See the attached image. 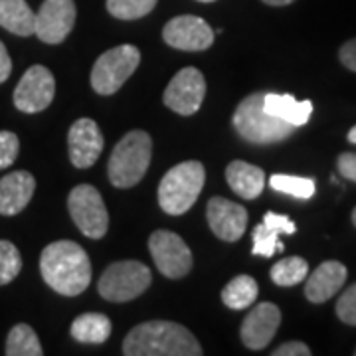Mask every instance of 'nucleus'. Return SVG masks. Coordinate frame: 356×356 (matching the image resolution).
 <instances>
[{
  "label": "nucleus",
  "mask_w": 356,
  "mask_h": 356,
  "mask_svg": "<svg viewBox=\"0 0 356 356\" xmlns=\"http://www.w3.org/2000/svg\"><path fill=\"white\" fill-rule=\"evenodd\" d=\"M67 210L77 229L89 240H102L109 228V212L103 196L91 184H79L67 196Z\"/></svg>",
  "instance_id": "nucleus-8"
},
{
  "label": "nucleus",
  "mask_w": 356,
  "mask_h": 356,
  "mask_svg": "<svg viewBox=\"0 0 356 356\" xmlns=\"http://www.w3.org/2000/svg\"><path fill=\"white\" fill-rule=\"evenodd\" d=\"M264 95L266 93H252L236 107L232 119L236 133L255 145H271L291 137L297 127L267 113Z\"/></svg>",
  "instance_id": "nucleus-4"
},
{
  "label": "nucleus",
  "mask_w": 356,
  "mask_h": 356,
  "mask_svg": "<svg viewBox=\"0 0 356 356\" xmlns=\"http://www.w3.org/2000/svg\"><path fill=\"white\" fill-rule=\"evenodd\" d=\"M280 325V307L273 303H259L248 313V317L243 318L242 329H240L242 343L250 350H261L273 341Z\"/></svg>",
  "instance_id": "nucleus-16"
},
{
  "label": "nucleus",
  "mask_w": 356,
  "mask_h": 356,
  "mask_svg": "<svg viewBox=\"0 0 356 356\" xmlns=\"http://www.w3.org/2000/svg\"><path fill=\"white\" fill-rule=\"evenodd\" d=\"M56 95V79L44 65H32L14 89V107L22 113H40L48 109Z\"/></svg>",
  "instance_id": "nucleus-10"
},
{
  "label": "nucleus",
  "mask_w": 356,
  "mask_h": 356,
  "mask_svg": "<svg viewBox=\"0 0 356 356\" xmlns=\"http://www.w3.org/2000/svg\"><path fill=\"white\" fill-rule=\"evenodd\" d=\"M353 224H355V226H356V208H355V210H353Z\"/></svg>",
  "instance_id": "nucleus-38"
},
{
  "label": "nucleus",
  "mask_w": 356,
  "mask_h": 356,
  "mask_svg": "<svg viewBox=\"0 0 356 356\" xmlns=\"http://www.w3.org/2000/svg\"><path fill=\"white\" fill-rule=\"evenodd\" d=\"M156 269L168 280H180L192 269V252L186 242L168 229H156L149 238Z\"/></svg>",
  "instance_id": "nucleus-9"
},
{
  "label": "nucleus",
  "mask_w": 356,
  "mask_h": 356,
  "mask_svg": "<svg viewBox=\"0 0 356 356\" xmlns=\"http://www.w3.org/2000/svg\"><path fill=\"white\" fill-rule=\"evenodd\" d=\"M74 0H44L36 14L34 34L44 44H62L76 24Z\"/></svg>",
  "instance_id": "nucleus-12"
},
{
  "label": "nucleus",
  "mask_w": 356,
  "mask_h": 356,
  "mask_svg": "<svg viewBox=\"0 0 356 356\" xmlns=\"http://www.w3.org/2000/svg\"><path fill=\"white\" fill-rule=\"evenodd\" d=\"M355 355H356V350H355Z\"/></svg>",
  "instance_id": "nucleus-40"
},
{
  "label": "nucleus",
  "mask_w": 356,
  "mask_h": 356,
  "mask_svg": "<svg viewBox=\"0 0 356 356\" xmlns=\"http://www.w3.org/2000/svg\"><path fill=\"white\" fill-rule=\"evenodd\" d=\"M198 2H214V0H198Z\"/></svg>",
  "instance_id": "nucleus-39"
},
{
  "label": "nucleus",
  "mask_w": 356,
  "mask_h": 356,
  "mask_svg": "<svg viewBox=\"0 0 356 356\" xmlns=\"http://www.w3.org/2000/svg\"><path fill=\"white\" fill-rule=\"evenodd\" d=\"M40 273L56 293L76 297L91 283V261L79 243L60 240L44 248L40 255Z\"/></svg>",
  "instance_id": "nucleus-1"
},
{
  "label": "nucleus",
  "mask_w": 356,
  "mask_h": 356,
  "mask_svg": "<svg viewBox=\"0 0 356 356\" xmlns=\"http://www.w3.org/2000/svg\"><path fill=\"white\" fill-rule=\"evenodd\" d=\"M125 356H200L202 346L186 327L172 321H147L123 341Z\"/></svg>",
  "instance_id": "nucleus-2"
},
{
  "label": "nucleus",
  "mask_w": 356,
  "mask_h": 356,
  "mask_svg": "<svg viewBox=\"0 0 356 356\" xmlns=\"http://www.w3.org/2000/svg\"><path fill=\"white\" fill-rule=\"evenodd\" d=\"M348 140H350L353 145H356V125L348 131Z\"/></svg>",
  "instance_id": "nucleus-37"
},
{
  "label": "nucleus",
  "mask_w": 356,
  "mask_h": 356,
  "mask_svg": "<svg viewBox=\"0 0 356 356\" xmlns=\"http://www.w3.org/2000/svg\"><path fill=\"white\" fill-rule=\"evenodd\" d=\"M20 151V140L13 131H0V170L8 168Z\"/></svg>",
  "instance_id": "nucleus-31"
},
{
  "label": "nucleus",
  "mask_w": 356,
  "mask_h": 356,
  "mask_svg": "<svg viewBox=\"0 0 356 356\" xmlns=\"http://www.w3.org/2000/svg\"><path fill=\"white\" fill-rule=\"evenodd\" d=\"M151 281L153 275L149 267L135 259H125L111 264L103 271L97 289L103 299L113 303H125L140 297L149 289Z\"/></svg>",
  "instance_id": "nucleus-6"
},
{
  "label": "nucleus",
  "mask_w": 356,
  "mask_h": 356,
  "mask_svg": "<svg viewBox=\"0 0 356 356\" xmlns=\"http://www.w3.org/2000/svg\"><path fill=\"white\" fill-rule=\"evenodd\" d=\"M273 356H311V348L305 343L293 341V343H285L277 346L273 350Z\"/></svg>",
  "instance_id": "nucleus-32"
},
{
  "label": "nucleus",
  "mask_w": 356,
  "mask_h": 356,
  "mask_svg": "<svg viewBox=\"0 0 356 356\" xmlns=\"http://www.w3.org/2000/svg\"><path fill=\"white\" fill-rule=\"evenodd\" d=\"M206 220L216 238L224 242H238L248 228V210L222 196H214L206 204Z\"/></svg>",
  "instance_id": "nucleus-14"
},
{
  "label": "nucleus",
  "mask_w": 356,
  "mask_h": 356,
  "mask_svg": "<svg viewBox=\"0 0 356 356\" xmlns=\"http://www.w3.org/2000/svg\"><path fill=\"white\" fill-rule=\"evenodd\" d=\"M337 317L343 323L356 327V283L350 285L346 291L341 295V299L337 301Z\"/></svg>",
  "instance_id": "nucleus-30"
},
{
  "label": "nucleus",
  "mask_w": 356,
  "mask_h": 356,
  "mask_svg": "<svg viewBox=\"0 0 356 356\" xmlns=\"http://www.w3.org/2000/svg\"><path fill=\"white\" fill-rule=\"evenodd\" d=\"M206 170L198 161H184L172 166L159 184V204L170 216L188 212L204 188Z\"/></svg>",
  "instance_id": "nucleus-5"
},
{
  "label": "nucleus",
  "mask_w": 356,
  "mask_h": 356,
  "mask_svg": "<svg viewBox=\"0 0 356 356\" xmlns=\"http://www.w3.org/2000/svg\"><path fill=\"white\" fill-rule=\"evenodd\" d=\"M264 107L267 113H271L285 123H291L295 127L305 125L313 113L311 102H297L293 95H280V93H266Z\"/></svg>",
  "instance_id": "nucleus-21"
},
{
  "label": "nucleus",
  "mask_w": 356,
  "mask_h": 356,
  "mask_svg": "<svg viewBox=\"0 0 356 356\" xmlns=\"http://www.w3.org/2000/svg\"><path fill=\"white\" fill-rule=\"evenodd\" d=\"M140 64L139 48L123 44L115 46L97 58L91 70V88L99 95H113L135 74Z\"/></svg>",
  "instance_id": "nucleus-7"
},
{
  "label": "nucleus",
  "mask_w": 356,
  "mask_h": 356,
  "mask_svg": "<svg viewBox=\"0 0 356 356\" xmlns=\"http://www.w3.org/2000/svg\"><path fill=\"white\" fill-rule=\"evenodd\" d=\"M295 222L289 216L267 212L264 222L255 226L252 232V242H254V255L271 257L275 252H283V243L280 242L281 234H295Z\"/></svg>",
  "instance_id": "nucleus-18"
},
{
  "label": "nucleus",
  "mask_w": 356,
  "mask_h": 356,
  "mask_svg": "<svg viewBox=\"0 0 356 356\" xmlns=\"http://www.w3.org/2000/svg\"><path fill=\"white\" fill-rule=\"evenodd\" d=\"M271 281L280 287H293L297 283L307 280L309 275V264H307L303 257H283L280 259L275 266L271 267Z\"/></svg>",
  "instance_id": "nucleus-26"
},
{
  "label": "nucleus",
  "mask_w": 356,
  "mask_h": 356,
  "mask_svg": "<svg viewBox=\"0 0 356 356\" xmlns=\"http://www.w3.org/2000/svg\"><path fill=\"white\" fill-rule=\"evenodd\" d=\"M4 353L8 356H42V344H40L38 334L34 332V329L30 325H16L8 332L6 339V348Z\"/></svg>",
  "instance_id": "nucleus-25"
},
{
  "label": "nucleus",
  "mask_w": 356,
  "mask_h": 356,
  "mask_svg": "<svg viewBox=\"0 0 356 356\" xmlns=\"http://www.w3.org/2000/svg\"><path fill=\"white\" fill-rule=\"evenodd\" d=\"M113 331L111 318L103 313H83L76 317V321L72 323V337L76 339L77 343L83 344H102L105 343Z\"/></svg>",
  "instance_id": "nucleus-23"
},
{
  "label": "nucleus",
  "mask_w": 356,
  "mask_h": 356,
  "mask_svg": "<svg viewBox=\"0 0 356 356\" xmlns=\"http://www.w3.org/2000/svg\"><path fill=\"white\" fill-rule=\"evenodd\" d=\"M257 293H259V285L254 277L238 275L222 289V301H224V305L234 311H242V309L254 305L257 301Z\"/></svg>",
  "instance_id": "nucleus-24"
},
{
  "label": "nucleus",
  "mask_w": 356,
  "mask_h": 356,
  "mask_svg": "<svg viewBox=\"0 0 356 356\" xmlns=\"http://www.w3.org/2000/svg\"><path fill=\"white\" fill-rule=\"evenodd\" d=\"M339 58H341L344 67H348L350 72H356V38L344 44L339 51Z\"/></svg>",
  "instance_id": "nucleus-34"
},
{
  "label": "nucleus",
  "mask_w": 356,
  "mask_h": 356,
  "mask_svg": "<svg viewBox=\"0 0 356 356\" xmlns=\"http://www.w3.org/2000/svg\"><path fill=\"white\" fill-rule=\"evenodd\" d=\"M10 72H13V60L4 48V44L0 42V83H4L10 77Z\"/></svg>",
  "instance_id": "nucleus-35"
},
{
  "label": "nucleus",
  "mask_w": 356,
  "mask_h": 356,
  "mask_svg": "<svg viewBox=\"0 0 356 356\" xmlns=\"http://www.w3.org/2000/svg\"><path fill=\"white\" fill-rule=\"evenodd\" d=\"M269 186L273 191L289 194L299 200H309L315 194V180L303 177H291V175H273L269 178Z\"/></svg>",
  "instance_id": "nucleus-27"
},
{
  "label": "nucleus",
  "mask_w": 356,
  "mask_h": 356,
  "mask_svg": "<svg viewBox=\"0 0 356 356\" xmlns=\"http://www.w3.org/2000/svg\"><path fill=\"white\" fill-rule=\"evenodd\" d=\"M337 168L344 178L356 182V154L355 153H343L337 161Z\"/></svg>",
  "instance_id": "nucleus-33"
},
{
  "label": "nucleus",
  "mask_w": 356,
  "mask_h": 356,
  "mask_svg": "<svg viewBox=\"0 0 356 356\" xmlns=\"http://www.w3.org/2000/svg\"><path fill=\"white\" fill-rule=\"evenodd\" d=\"M36 14L26 0H0V26L16 36L34 34Z\"/></svg>",
  "instance_id": "nucleus-22"
},
{
  "label": "nucleus",
  "mask_w": 356,
  "mask_h": 356,
  "mask_svg": "<svg viewBox=\"0 0 356 356\" xmlns=\"http://www.w3.org/2000/svg\"><path fill=\"white\" fill-rule=\"evenodd\" d=\"M22 269V257L18 248L8 240H0V285H8L18 277Z\"/></svg>",
  "instance_id": "nucleus-29"
},
{
  "label": "nucleus",
  "mask_w": 356,
  "mask_h": 356,
  "mask_svg": "<svg viewBox=\"0 0 356 356\" xmlns=\"http://www.w3.org/2000/svg\"><path fill=\"white\" fill-rule=\"evenodd\" d=\"M214 30L200 16H177L163 28V40L170 48L182 51H202L214 44Z\"/></svg>",
  "instance_id": "nucleus-13"
},
{
  "label": "nucleus",
  "mask_w": 356,
  "mask_h": 356,
  "mask_svg": "<svg viewBox=\"0 0 356 356\" xmlns=\"http://www.w3.org/2000/svg\"><path fill=\"white\" fill-rule=\"evenodd\" d=\"M229 188L245 200H255L266 186V172L245 161H234L226 168Z\"/></svg>",
  "instance_id": "nucleus-20"
},
{
  "label": "nucleus",
  "mask_w": 356,
  "mask_h": 356,
  "mask_svg": "<svg viewBox=\"0 0 356 356\" xmlns=\"http://www.w3.org/2000/svg\"><path fill=\"white\" fill-rule=\"evenodd\" d=\"M159 0H107V13L119 20H139L154 10Z\"/></svg>",
  "instance_id": "nucleus-28"
},
{
  "label": "nucleus",
  "mask_w": 356,
  "mask_h": 356,
  "mask_svg": "<svg viewBox=\"0 0 356 356\" xmlns=\"http://www.w3.org/2000/svg\"><path fill=\"white\" fill-rule=\"evenodd\" d=\"M264 2L269 4V6H287V4H291L295 0H264Z\"/></svg>",
  "instance_id": "nucleus-36"
},
{
  "label": "nucleus",
  "mask_w": 356,
  "mask_h": 356,
  "mask_svg": "<svg viewBox=\"0 0 356 356\" xmlns=\"http://www.w3.org/2000/svg\"><path fill=\"white\" fill-rule=\"evenodd\" d=\"M153 154V139L147 131H131L115 145L107 175L115 188H131L147 175Z\"/></svg>",
  "instance_id": "nucleus-3"
},
{
  "label": "nucleus",
  "mask_w": 356,
  "mask_h": 356,
  "mask_svg": "<svg viewBox=\"0 0 356 356\" xmlns=\"http://www.w3.org/2000/svg\"><path fill=\"white\" fill-rule=\"evenodd\" d=\"M346 281V267L341 261H325L309 275L305 285V297L311 303H325L337 293Z\"/></svg>",
  "instance_id": "nucleus-19"
},
{
  "label": "nucleus",
  "mask_w": 356,
  "mask_h": 356,
  "mask_svg": "<svg viewBox=\"0 0 356 356\" xmlns=\"http://www.w3.org/2000/svg\"><path fill=\"white\" fill-rule=\"evenodd\" d=\"M70 161L76 168H89L97 163L103 151V135L93 119H77L67 133Z\"/></svg>",
  "instance_id": "nucleus-15"
},
{
  "label": "nucleus",
  "mask_w": 356,
  "mask_h": 356,
  "mask_svg": "<svg viewBox=\"0 0 356 356\" xmlns=\"http://www.w3.org/2000/svg\"><path fill=\"white\" fill-rule=\"evenodd\" d=\"M204 97H206V79L202 72L196 67H184L166 86L163 102L170 111L188 117L202 107Z\"/></svg>",
  "instance_id": "nucleus-11"
},
{
  "label": "nucleus",
  "mask_w": 356,
  "mask_h": 356,
  "mask_svg": "<svg viewBox=\"0 0 356 356\" xmlns=\"http://www.w3.org/2000/svg\"><path fill=\"white\" fill-rule=\"evenodd\" d=\"M36 191V178L28 170H16L0 178V214L16 216L30 204Z\"/></svg>",
  "instance_id": "nucleus-17"
}]
</instances>
